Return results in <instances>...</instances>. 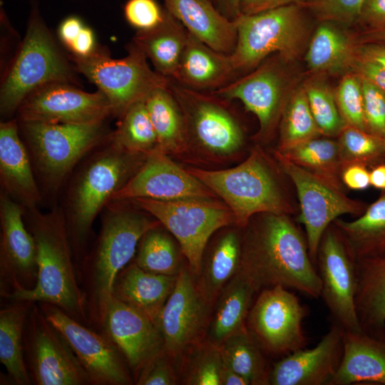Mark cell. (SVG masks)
I'll use <instances>...</instances> for the list:
<instances>
[{
    "instance_id": "6da1fadb",
    "label": "cell",
    "mask_w": 385,
    "mask_h": 385,
    "mask_svg": "<svg viewBox=\"0 0 385 385\" xmlns=\"http://www.w3.org/2000/svg\"><path fill=\"white\" fill-rule=\"evenodd\" d=\"M257 215L243 228L239 272L257 292L281 285L319 298L321 280L299 230L287 215Z\"/></svg>"
},
{
    "instance_id": "7a4b0ae2",
    "label": "cell",
    "mask_w": 385,
    "mask_h": 385,
    "mask_svg": "<svg viewBox=\"0 0 385 385\" xmlns=\"http://www.w3.org/2000/svg\"><path fill=\"white\" fill-rule=\"evenodd\" d=\"M101 215L98 235L78 274L88 325L101 332L117 275L134 257L144 233L160 223L130 200L109 202Z\"/></svg>"
},
{
    "instance_id": "3957f363",
    "label": "cell",
    "mask_w": 385,
    "mask_h": 385,
    "mask_svg": "<svg viewBox=\"0 0 385 385\" xmlns=\"http://www.w3.org/2000/svg\"><path fill=\"white\" fill-rule=\"evenodd\" d=\"M146 157L120 148L109 136L82 159L68 178L60 208L78 267L86 253L93 221Z\"/></svg>"
},
{
    "instance_id": "277c9868",
    "label": "cell",
    "mask_w": 385,
    "mask_h": 385,
    "mask_svg": "<svg viewBox=\"0 0 385 385\" xmlns=\"http://www.w3.org/2000/svg\"><path fill=\"white\" fill-rule=\"evenodd\" d=\"M26 227L36 244L38 279L31 289L13 292L11 301L50 303L78 322L88 325L84 293L65 219L60 207L41 212L24 208Z\"/></svg>"
},
{
    "instance_id": "5b68a950",
    "label": "cell",
    "mask_w": 385,
    "mask_h": 385,
    "mask_svg": "<svg viewBox=\"0 0 385 385\" xmlns=\"http://www.w3.org/2000/svg\"><path fill=\"white\" fill-rule=\"evenodd\" d=\"M105 120L86 124H53L19 120L42 197L56 195L74 168L111 132Z\"/></svg>"
},
{
    "instance_id": "8992f818",
    "label": "cell",
    "mask_w": 385,
    "mask_h": 385,
    "mask_svg": "<svg viewBox=\"0 0 385 385\" xmlns=\"http://www.w3.org/2000/svg\"><path fill=\"white\" fill-rule=\"evenodd\" d=\"M187 170L226 204L239 228L245 227L259 214L288 215L292 212L260 151L252 150L245 160L230 168L190 167Z\"/></svg>"
},
{
    "instance_id": "52a82bcc",
    "label": "cell",
    "mask_w": 385,
    "mask_h": 385,
    "mask_svg": "<svg viewBox=\"0 0 385 385\" xmlns=\"http://www.w3.org/2000/svg\"><path fill=\"white\" fill-rule=\"evenodd\" d=\"M73 81L71 66L54 42L38 9L34 7L25 36L1 83V115H11L30 93L41 86Z\"/></svg>"
},
{
    "instance_id": "ba28073f",
    "label": "cell",
    "mask_w": 385,
    "mask_h": 385,
    "mask_svg": "<svg viewBox=\"0 0 385 385\" xmlns=\"http://www.w3.org/2000/svg\"><path fill=\"white\" fill-rule=\"evenodd\" d=\"M299 4H292L235 20L237 43L230 54L237 72L258 66L271 53L284 61L296 59L304 47L307 26Z\"/></svg>"
},
{
    "instance_id": "9c48e42d",
    "label": "cell",
    "mask_w": 385,
    "mask_h": 385,
    "mask_svg": "<svg viewBox=\"0 0 385 385\" xmlns=\"http://www.w3.org/2000/svg\"><path fill=\"white\" fill-rule=\"evenodd\" d=\"M130 201L158 220L175 238L195 279L210 240L220 230L235 224L232 212L220 199L139 197Z\"/></svg>"
},
{
    "instance_id": "30bf717a",
    "label": "cell",
    "mask_w": 385,
    "mask_h": 385,
    "mask_svg": "<svg viewBox=\"0 0 385 385\" xmlns=\"http://www.w3.org/2000/svg\"><path fill=\"white\" fill-rule=\"evenodd\" d=\"M169 88L183 115L188 151L221 160L231 158L242 149L244 132L229 101L170 80Z\"/></svg>"
},
{
    "instance_id": "8fae6325",
    "label": "cell",
    "mask_w": 385,
    "mask_h": 385,
    "mask_svg": "<svg viewBox=\"0 0 385 385\" xmlns=\"http://www.w3.org/2000/svg\"><path fill=\"white\" fill-rule=\"evenodd\" d=\"M127 51L121 58L98 51L86 57L73 56L75 68L97 86L108 99L112 115L118 118L132 105L170 83V78L151 69L148 58L134 42Z\"/></svg>"
},
{
    "instance_id": "7c38bea8",
    "label": "cell",
    "mask_w": 385,
    "mask_h": 385,
    "mask_svg": "<svg viewBox=\"0 0 385 385\" xmlns=\"http://www.w3.org/2000/svg\"><path fill=\"white\" fill-rule=\"evenodd\" d=\"M274 156L297 190L300 206L297 220L304 227L309 253L316 266L319 244L326 230L342 215L360 216L368 205L349 198L343 190L297 165L277 150L274 151Z\"/></svg>"
},
{
    "instance_id": "4fadbf2b",
    "label": "cell",
    "mask_w": 385,
    "mask_h": 385,
    "mask_svg": "<svg viewBox=\"0 0 385 385\" xmlns=\"http://www.w3.org/2000/svg\"><path fill=\"white\" fill-rule=\"evenodd\" d=\"M26 365L36 385H88L91 380L61 333L33 303L24 332Z\"/></svg>"
},
{
    "instance_id": "5bb4252c",
    "label": "cell",
    "mask_w": 385,
    "mask_h": 385,
    "mask_svg": "<svg viewBox=\"0 0 385 385\" xmlns=\"http://www.w3.org/2000/svg\"><path fill=\"white\" fill-rule=\"evenodd\" d=\"M259 292L250 307L247 327L265 354L283 357L305 348L308 341L302 322L308 308L281 285Z\"/></svg>"
},
{
    "instance_id": "9a60e30c",
    "label": "cell",
    "mask_w": 385,
    "mask_h": 385,
    "mask_svg": "<svg viewBox=\"0 0 385 385\" xmlns=\"http://www.w3.org/2000/svg\"><path fill=\"white\" fill-rule=\"evenodd\" d=\"M37 304L46 319L66 339L92 385L133 384L123 356L103 332L78 322L56 305Z\"/></svg>"
},
{
    "instance_id": "2e32d148",
    "label": "cell",
    "mask_w": 385,
    "mask_h": 385,
    "mask_svg": "<svg viewBox=\"0 0 385 385\" xmlns=\"http://www.w3.org/2000/svg\"><path fill=\"white\" fill-rule=\"evenodd\" d=\"M212 309L185 264L157 321L165 350L175 363L190 346L205 339Z\"/></svg>"
},
{
    "instance_id": "e0dca14e",
    "label": "cell",
    "mask_w": 385,
    "mask_h": 385,
    "mask_svg": "<svg viewBox=\"0 0 385 385\" xmlns=\"http://www.w3.org/2000/svg\"><path fill=\"white\" fill-rule=\"evenodd\" d=\"M316 267L322 284L320 297L334 322L345 330L361 331L355 304L356 260L333 224L322 237Z\"/></svg>"
},
{
    "instance_id": "ac0fdd59",
    "label": "cell",
    "mask_w": 385,
    "mask_h": 385,
    "mask_svg": "<svg viewBox=\"0 0 385 385\" xmlns=\"http://www.w3.org/2000/svg\"><path fill=\"white\" fill-rule=\"evenodd\" d=\"M19 120L53 124H86L112 115L106 97L98 90L86 92L66 82L41 86L20 104Z\"/></svg>"
},
{
    "instance_id": "d6986e66",
    "label": "cell",
    "mask_w": 385,
    "mask_h": 385,
    "mask_svg": "<svg viewBox=\"0 0 385 385\" xmlns=\"http://www.w3.org/2000/svg\"><path fill=\"white\" fill-rule=\"evenodd\" d=\"M24 207L3 192L0 195L1 295L33 289L38 279L36 248L26 227Z\"/></svg>"
},
{
    "instance_id": "ffe728a7",
    "label": "cell",
    "mask_w": 385,
    "mask_h": 385,
    "mask_svg": "<svg viewBox=\"0 0 385 385\" xmlns=\"http://www.w3.org/2000/svg\"><path fill=\"white\" fill-rule=\"evenodd\" d=\"M139 197L157 200L220 199L160 148L147 155L139 169L111 201Z\"/></svg>"
},
{
    "instance_id": "44dd1931",
    "label": "cell",
    "mask_w": 385,
    "mask_h": 385,
    "mask_svg": "<svg viewBox=\"0 0 385 385\" xmlns=\"http://www.w3.org/2000/svg\"><path fill=\"white\" fill-rule=\"evenodd\" d=\"M225 100H238L257 118V138H268L280 119L288 97L285 74L277 61L260 63L253 72L211 91Z\"/></svg>"
},
{
    "instance_id": "7402d4cb",
    "label": "cell",
    "mask_w": 385,
    "mask_h": 385,
    "mask_svg": "<svg viewBox=\"0 0 385 385\" xmlns=\"http://www.w3.org/2000/svg\"><path fill=\"white\" fill-rule=\"evenodd\" d=\"M101 332L120 351L135 379L153 357L165 350L157 324L114 297L107 307Z\"/></svg>"
},
{
    "instance_id": "603a6c76",
    "label": "cell",
    "mask_w": 385,
    "mask_h": 385,
    "mask_svg": "<svg viewBox=\"0 0 385 385\" xmlns=\"http://www.w3.org/2000/svg\"><path fill=\"white\" fill-rule=\"evenodd\" d=\"M344 328L333 322L312 349L303 348L282 357L272 366L271 385H329L343 355Z\"/></svg>"
},
{
    "instance_id": "cb8c5ba5",
    "label": "cell",
    "mask_w": 385,
    "mask_h": 385,
    "mask_svg": "<svg viewBox=\"0 0 385 385\" xmlns=\"http://www.w3.org/2000/svg\"><path fill=\"white\" fill-rule=\"evenodd\" d=\"M15 119L0 123V183L1 192L24 209L38 207L43 197L27 148Z\"/></svg>"
},
{
    "instance_id": "d4e9b609",
    "label": "cell",
    "mask_w": 385,
    "mask_h": 385,
    "mask_svg": "<svg viewBox=\"0 0 385 385\" xmlns=\"http://www.w3.org/2000/svg\"><path fill=\"white\" fill-rule=\"evenodd\" d=\"M385 385V336L344 329L343 355L329 385Z\"/></svg>"
},
{
    "instance_id": "484cf974",
    "label": "cell",
    "mask_w": 385,
    "mask_h": 385,
    "mask_svg": "<svg viewBox=\"0 0 385 385\" xmlns=\"http://www.w3.org/2000/svg\"><path fill=\"white\" fill-rule=\"evenodd\" d=\"M163 1L165 9L190 34L218 52H233L237 43L235 23L222 15L211 0Z\"/></svg>"
},
{
    "instance_id": "4316f807",
    "label": "cell",
    "mask_w": 385,
    "mask_h": 385,
    "mask_svg": "<svg viewBox=\"0 0 385 385\" xmlns=\"http://www.w3.org/2000/svg\"><path fill=\"white\" fill-rule=\"evenodd\" d=\"M236 73L230 54L212 49L188 32L186 44L173 79L190 88L215 91L231 82Z\"/></svg>"
},
{
    "instance_id": "83f0119b",
    "label": "cell",
    "mask_w": 385,
    "mask_h": 385,
    "mask_svg": "<svg viewBox=\"0 0 385 385\" xmlns=\"http://www.w3.org/2000/svg\"><path fill=\"white\" fill-rule=\"evenodd\" d=\"M228 227L212 239L210 246L207 244L195 279L200 293L213 307L222 289L241 266L242 235Z\"/></svg>"
},
{
    "instance_id": "f1b7e54d",
    "label": "cell",
    "mask_w": 385,
    "mask_h": 385,
    "mask_svg": "<svg viewBox=\"0 0 385 385\" xmlns=\"http://www.w3.org/2000/svg\"><path fill=\"white\" fill-rule=\"evenodd\" d=\"M177 277L146 272L133 261L117 275L112 297L144 313L157 324Z\"/></svg>"
},
{
    "instance_id": "f546056e",
    "label": "cell",
    "mask_w": 385,
    "mask_h": 385,
    "mask_svg": "<svg viewBox=\"0 0 385 385\" xmlns=\"http://www.w3.org/2000/svg\"><path fill=\"white\" fill-rule=\"evenodd\" d=\"M356 310L361 331L385 336V255L356 260Z\"/></svg>"
},
{
    "instance_id": "4dcf8cb0",
    "label": "cell",
    "mask_w": 385,
    "mask_h": 385,
    "mask_svg": "<svg viewBox=\"0 0 385 385\" xmlns=\"http://www.w3.org/2000/svg\"><path fill=\"white\" fill-rule=\"evenodd\" d=\"M255 293L252 284L238 272L214 304L206 338L219 346L230 336L247 329V319Z\"/></svg>"
},
{
    "instance_id": "1f68e13d",
    "label": "cell",
    "mask_w": 385,
    "mask_h": 385,
    "mask_svg": "<svg viewBox=\"0 0 385 385\" xmlns=\"http://www.w3.org/2000/svg\"><path fill=\"white\" fill-rule=\"evenodd\" d=\"M333 225L355 260L385 255V190L352 221L336 219Z\"/></svg>"
},
{
    "instance_id": "d6a6232c",
    "label": "cell",
    "mask_w": 385,
    "mask_h": 385,
    "mask_svg": "<svg viewBox=\"0 0 385 385\" xmlns=\"http://www.w3.org/2000/svg\"><path fill=\"white\" fill-rule=\"evenodd\" d=\"M188 31L165 9L163 21L153 29L138 31L133 42L150 59L154 69L168 78H173L185 46Z\"/></svg>"
},
{
    "instance_id": "836d02e7",
    "label": "cell",
    "mask_w": 385,
    "mask_h": 385,
    "mask_svg": "<svg viewBox=\"0 0 385 385\" xmlns=\"http://www.w3.org/2000/svg\"><path fill=\"white\" fill-rule=\"evenodd\" d=\"M12 302L0 311V361L13 384L29 385L32 382L25 361L24 332L33 302Z\"/></svg>"
},
{
    "instance_id": "e575fe53",
    "label": "cell",
    "mask_w": 385,
    "mask_h": 385,
    "mask_svg": "<svg viewBox=\"0 0 385 385\" xmlns=\"http://www.w3.org/2000/svg\"><path fill=\"white\" fill-rule=\"evenodd\" d=\"M145 103L157 135L159 148L169 155L187 153L188 149L183 115L169 86L152 91L145 100Z\"/></svg>"
},
{
    "instance_id": "d590c367",
    "label": "cell",
    "mask_w": 385,
    "mask_h": 385,
    "mask_svg": "<svg viewBox=\"0 0 385 385\" xmlns=\"http://www.w3.org/2000/svg\"><path fill=\"white\" fill-rule=\"evenodd\" d=\"M355 43L330 22H322L308 46L305 60L313 73L346 74L351 72Z\"/></svg>"
},
{
    "instance_id": "8d00e7d4",
    "label": "cell",
    "mask_w": 385,
    "mask_h": 385,
    "mask_svg": "<svg viewBox=\"0 0 385 385\" xmlns=\"http://www.w3.org/2000/svg\"><path fill=\"white\" fill-rule=\"evenodd\" d=\"M278 152L297 165L343 190V166L337 140L318 137Z\"/></svg>"
},
{
    "instance_id": "74e56055",
    "label": "cell",
    "mask_w": 385,
    "mask_h": 385,
    "mask_svg": "<svg viewBox=\"0 0 385 385\" xmlns=\"http://www.w3.org/2000/svg\"><path fill=\"white\" fill-rule=\"evenodd\" d=\"M183 256L175 238L160 223L142 236L134 262L146 272L175 276L185 265L182 263Z\"/></svg>"
},
{
    "instance_id": "f35d334b",
    "label": "cell",
    "mask_w": 385,
    "mask_h": 385,
    "mask_svg": "<svg viewBox=\"0 0 385 385\" xmlns=\"http://www.w3.org/2000/svg\"><path fill=\"white\" fill-rule=\"evenodd\" d=\"M219 346L225 361L249 385L270 384L266 354L248 329L230 336Z\"/></svg>"
},
{
    "instance_id": "ab89813d",
    "label": "cell",
    "mask_w": 385,
    "mask_h": 385,
    "mask_svg": "<svg viewBox=\"0 0 385 385\" xmlns=\"http://www.w3.org/2000/svg\"><path fill=\"white\" fill-rule=\"evenodd\" d=\"M302 86L287 97L279 119V138L277 150L283 151L297 143L322 137Z\"/></svg>"
},
{
    "instance_id": "60d3db41",
    "label": "cell",
    "mask_w": 385,
    "mask_h": 385,
    "mask_svg": "<svg viewBox=\"0 0 385 385\" xmlns=\"http://www.w3.org/2000/svg\"><path fill=\"white\" fill-rule=\"evenodd\" d=\"M110 140L120 148L137 154L148 155L159 148L157 135L145 101L132 105L119 118Z\"/></svg>"
},
{
    "instance_id": "b9f144b4",
    "label": "cell",
    "mask_w": 385,
    "mask_h": 385,
    "mask_svg": "<svg viewBox=\"0 0 385 385\" xmlns=\"http://www.w3.org/2000/svg\"><path fill=\"white\" fill-rule=\"evenodd\" d=\"M180 382L187 385H221L224 359L220 346L207 338L190 346L178 361Z\"/></svg>"
},
{
    "instance_id": "7bdbcfd3",
    "label": "cell",
    "mask_w": 385,
    "mask_h": 385,
    "mask_svg": "<svg viewBox=\"0 0 385 385\" xmlns=\"http://www.w3.org/2000/svg\"><path fill=\"white\" fill-rule=\"evenodd\" d=\"M337 137L343 169L351 164L373 168L385 162L384 139L348 125Z\"/></svg>"
},
{
    "instance_id": "ee69618b",
    "label": "cell",
    "mask_w": 385,
    "mask_h": 385,
    "mask_svg": "<svg viewBox=\"0 0 385 385\" xmlns=\"http://www.w3.org/2000/svg\"><path fill=\"white\" fill-rule=\"evenodd\" d=\"M303 88L322 135L328 138L338 136L346 124L338 108L334 91L319 80L309 81Z\"/></svg>"
},
{
    "instance_id": "f6af8a7d",
    "label": "cell",
    "mask_w": 385,
    "mask_h": 385,
    "mask_svg": "<svg viewBox=\"0 0 385 385\" xmlns=\"http://www.w3.org/2000/svg\"><path fill=\"white\" fill-rule=\"evenodd\" d=\"M334 93L338 108L346 124L367 131L360 76L353 72L344 74Z\"/></svg>"
},
{
    "instance_id": "bcb514c9",
    "label": "cell",
    "mask_w": 385,
    "mask_h": 385,
    "mask_svg": "<svg viewBox=\"0 0 385 385\" xmlns=\"http://www.w3.org/2000/svg\"><path fill=\"white\" fill-rule=\"evenodd\" d=\"M364 0H309L299 4L322 22L352 24L357 21Z\"/></svg>"
},
{
    "instance_id": "7dc6e473",
    "label": "cell",
    "mask_w": 385,
    "mask_h": 385,
    "mask_svg": "<svg viewBox=\"0 0 385 385\" xmlns=\"http://www.w3.org/2000/svg\"><path fill=\"white\" fill-rule=\"evenodd\" d=\"M361 78L367 131L385 140V92Z\"/></svg>"
},
{
    "instance_id": "c3c4849f",
    "label": "cell",
    "mask_w": 385,
    "mask_h": 385,
    "mask_svg": "<svg viewBox=\"0 0 385 385\" xmlns=\"http://www.w3.org/2000/svg\"><path fill=\"white\" fill-rule=\"evenodd\" d=\"M128 23L138 31L154 29L163 21L165 9H163L155 0H128L123 9Z\"/></svg>"
},
{
    "instance_id": "681fc988",
    "label": "cell",
    "mask_w": 385,
    "mask_h": 385,
    "mask_svg": "<svg viewBox=\"0 0 385 385\" xmlns=\"http://www.w3.org/2000/svg\"><path fill=\"white\" fill-rule=\"evenodd\" d=\"M174 360L163 350L153 357L135 379L137 385H176L180 382Z\"/></svg>"
},
{
    "instance_id": "f907efd6",
    "label": "cell",
    "mask_w": 385,
    "mask_h": 385,
    "mask_svg": "<svg viewBox=\"0 0 385 385\" xmlns=\"http://www.w3.org/2000/svg\"><path fill=\"white\" fill-rule=\"evenodd\" d=\"M357 21L367 29H378L385 27V0H364Z\"/></svg>"
},
{
    "instance_id": "816d5d0a",
    "label": "cell",
    "mask_w": 385,
    "mask_h": 385,
    "mask_svg": "<svg viewBox=\"0 0 385 385\" xmlns=\"http://www.w3.org/2000/svg\"><path fill=\"white\" fill-rule=\"evenodd\" d=\"M351 72L364 78L385 92V69L377 64L366 60L355 52Z\"/></svg>"
},
{
    "instance_id": "f5cc1de1",
    "label": "cell",
    "mask_w": 385,
    "mask_h": 385,
    "mask_svg": "<svg viewBox=\"0 0 385 385\" xmlns=\"http://www.w3.org/2000/svg\"><path fill=\"white\" fill-rule=\"evenodd\" d=\"M343 184L354 190H362L370 185V171L361 164H351L344 168L342 175Z\"/></svg>"
},
{
    "instance_id": "db71d44e",
    "label": "cell",
    "mask_w": 385,
    "mask_h": 385,
    "mask_svg": "<svg viewBox=\"0 0 385 385\" xmlns=\"http://www.w3.org/2000/svg\"><path fill=\"white\" fill-rule=\"evenodd\" d=\"M292 4H299V0H240V14L252 15Z\"/></svg>"
},
{
    "instance_id": "11a10c76",
    "label": "cell",
    "mask_w": 385,
    "mask_h": 385,
    "mask_svg": "<svg viewBox=\"0 0 385 385\" xmlns=\"http://www.w3.org/2000/svg\"><path fill=\"white\" fill-rule=\"evenodd\" d=\"M68 49L73 56L78 57L88 56L97 51L92 29L86 25Z\"/></svg>"
},
{
    "instance_id": "9f6ffc18",
    "label": "cell",
    "mask_w": 385,
    "mask_h": 385,
    "mask_svg": "<svg viewBox=\"0 0 385 385\" xmlns=\"http://www.w3.org/2000/svg\"><path fill=\"white\" fill-rule=\"evenodd\" d=\"M86 25L78 16H71L61 21L58 29L61 41L68 48Z\"/></svg>"
},
{
    "instance_id": "6f0895ef",
    "label": "cell",
    "mask_w": 385,
    "mask_h": 385,
    "mask_svg": "<svg viewBox=\"0 0 385 385\" xmlns=\"http://www.w3.org/2000/svg\"><path fill=\"white\" fill-rule=\"evenodd\" d=\"M355 52L360 57L370 61L385 69V45L355 43Z\"/></svg>"
},
{
    "instance_id": "680465c9",
    "label": "cell",
    "mask_w": 385,
    "mask_h": 385,
    "mask_svg": "<svg viewBox=\"0 0 385 385\" xmlns=\"http://www.w3.org/2000/svg\"><path fill=\"white\" fill-rule=\"evenodd\" d=\"M212 2L222 15L232 21L240 15V0H212Z\"/></svg>"
},
{
    "instance_id": "91938a15",
    "label": "cell",
    "mask_w": 385,
    "mask_h": 385,
    "mask_svg": "<svg viewBox=\"0 0 385 385\" xmlns=\"http://www.w3.org/2000/svg\"><path fill=\"white\" fill-rule=\"evenodd\" d=\"M354 42L356 44L378 43L385 45V27L378 29H367L356 37Z\"/></svg>"
},
{
    "instance_id": "94428289",
    "label": "cell",
    "mask_w": 385,
    "mask_h": 385,
    "mask_svg": "<svg viewBox=\"0 0 385 385\" xmlns=\"http://www.w3.org/2000/svg\"><path fill=\"white\" fill-rule=\"evenodd\" d=\"M221 385H249V384L224 360L221 372Z\"/></svg>"
},
{
    "instance_id": "6125c7cd",
    "label": "cell",
    "mask_w": 385,
    "mask_h": 385,
    "mask_svg": "<svg viewBox=\"0 0 385 385\" xmlns=\"http://www.w3.org/2000/svg\"><path fill=\"white\" fill-rule=\"evenodd\" d=\"M370 185L375 188L385 190V162L371 168Z\"/></svg>"
},
{
    "instance_id": "be15d7a7",
    "label": "cell",
    "mask_w": 385,
    "mask_h": 385,
    "mask_svg": "<svg viewBox=\"0 0 385 385\" xmlns=\"http://www.w3.org/2000/svg\"><path fill=\"white\" fill-rule=\"evenodd\" d=\"M309 0H299V4H302L303 2L307 1Z\"/></svg>"
},
{
    "instance_id": "e7e4bbea",
    "label": "cell",
    "mask_w": 385,
    "mask_h": 385,
    "mask_svg": "<svg viewBox=\"0 0 385 385\" xmlns=\"http://www.w3.org/2000/svg\"><path fill=\"white\" fill-rule=\"evenodd\" d=\"M212 1V0H211Z\"/></svg>"
}]
</instances>
